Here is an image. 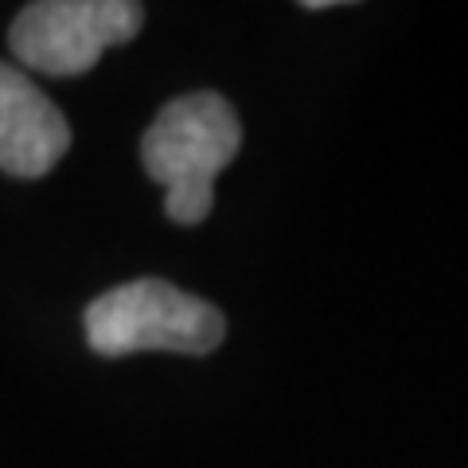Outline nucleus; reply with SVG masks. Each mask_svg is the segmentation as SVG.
<instances>
[{
  "mask_svg": "<svg viewBox=\"0 0 468 468\" xmlns=\"http://www.w3.org/2000/svg\"><path fill=\"white\" fill-rule=\"evenodd\" d=\"M223 335L227 320L215 304L160 277H137L106 289L86 309V344L101 359H122L133 351L207 356L223 344Z\"/></svg>",
  "mask_w": 468,
  "mask_h": 468,
  "instance_id": "f03ea898",
  "label": "nucleus"
},
{
  "mask_svg": "<svg viewBox=\"0 0 468 468\" xmlns=\"http://www.w3.org/2000/svg\"><path fill=\"white\" fill-rule=\"evenodd\" d=\"M141 24L144 8L133 0H39L12 20L8 48L27 70L75 79L110 48L133 39Z\"/></svg>",
  "mask_w": 468,
  "mask_h": 468,
  "instance_id": "7ed1b4c3",
  "label": "nucleus"
},
{
  "mask_svg": "<svg viewBox=\"0 0 468 468\" xmlns=\"http://www.w3.org/2000/svg\"><path fill=\"white\" fill-rule=\"evenodd\" d=\"M67 149L70 125L63 110L20 67L0 63V172L16 180H39Z\"/></svg>",
  "mask_w": 468,
  "mask_h": 468,
  "instance_id": "20e7f679",
  "label": "nucleus"
},
{
  "mask_svg": "<svg viewBox=\"0 0 468 468\" xmlns=\"http://www.w3.org/2000/svg\"><path fill=\"white\" fill-rule=\"evenodd\" d=\"M242 144L234 106L215 90H196L168 101L141 137V165L165 187L172 223L196 227L211 215L215 180Z\"/></svg>",
  "mask_w": 468,
  "mask_h": 468,
  "instance_id": "f257e3e1",
  "label": "nucleus"
}]
</instances>
